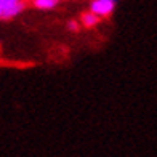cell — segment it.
Instances as JSON below:
<instances>
[{
	"mask_svg": "<svg viewBox=\"0 0 157 157\" xmlns=\"http://www.w3.org/2000/svg\"><path fill=\"white\" fill-rule=\"evenodd\" d=\"M77 27H78V26H77L75 21H69V29H71V31H75Z\"/></svg>",
	"mask_w": 157,
	"mask_h": 157,
	"instance_id": "cell-5",
	"label": "cell"
},
{
	"mask_svg": "<svg viewBox=\"0 0 157 157\" xmlns=\"http://www.w3.org/2000/svg\"><path fill=\"white\" fill-rule=\"evenodd\" d=\"M34 5L42 10H50L58 5V0H34Z\"/></svg>",
	"mask_w": 157,
	"mask_h": 157,
	"instance_id": "cell-4",
	"label": "cell"
},
{
	"mask_svg": "<svg viewBox=\"0 0 157 157\" xmlns=\"http://www.w3.org/2000/svg\"><path fill=\"white\" fill-rule=\"evenodd\" d=\"M114 0H93L90 5V11L95 13L98 18L109 16L114 10Z\"/></svg>",
	"mask_w": 157,
	"mask_h": 157,
	"instance_id": "cell-1",
	"label": "cell"
},
{
	"mask_svg": "<svg viewBox=\"0 0 157 157\" xmlns=\"http://www.w3.org/2000/svg\"><path fill=\"white\" fill-rule=\"evenodd\" d=\"M2 6V18H13L23 10V2L21 0H0Z\"/></svg>",
	"mask_w": 157,
	"mask_h": 157,
	"instance_id": "cell-2",
	"label": "cell"
},
{
	"mask_svg": "<svg viewBox=\"0 0 157 157\" xmlns=\"http://www.w3.org/2000/svg\"><path fill=\"white\" fill-rule=\"evenodd\" d=\"M0 18H2V6H0Z\"/></svg>",
	"mask_w": 157,
	"mask_h": 157,
	"instance_id": "cell-6",
	"label": "cell"
},
{
	"mask_svg": "<svg viewBox=\"0 0 157 157\" xmlns=\"http://www.w3.org/2000/svg\"><path fill=\"white\" fill-rule=\"evenodd\" d=\"M98 19H99V18L95 15V13H91V11L83 13V15H82V23H83L85 27H93V26H96V24H98Z\"/></svg>",
	"mask_w": 157,
	"mask_h": 157,
	"instance_id": "cell-3",
	"label": "cell"
}]
</instances>
